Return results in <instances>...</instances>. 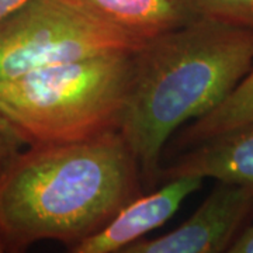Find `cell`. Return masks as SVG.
I'll return each instance as SVG.
<instances>
[{"label":"cell","instance_id":"cell-1","mask_svg":"<svg viewBox=\"0 0 253 253\" xmlns=\"http://www.w3.org/2000/svg\"><path fill=\"white\" fill-rule=\"evenodd\" d=\"M141 191L139 166L120 131L28 145L0 176L3 249L56 241L72 251Z\"/></svg>","mask_w":253,"mask_h":253},{"label":"cell","instance_id":"cell-10","mask_svg":"<svg viewBox=\"0 0 253 253\" xmlns=\"http://www.w3.org/2000/svg\"><path fill=\"white\" fill-rule=\"evenodd\" d=\"M201 17L253 27V0H193Z\"/></svg>","mask_w":253,"mask_h":253},{"label":"cell","instance_id":"cell-5","mask_svg":"<svg viewBox=\"0 0 253 253\" xmlns=\"http://www.w3.org/2000/svg\"><path fill=\"white\" fill-rule=\"evenodd\" d=\"M253 214V187L218 181L204 203L180 226L158 238H142L123 253H222Z\"/></svg>","mask_w":253,"mask_h":253},{"label":"cell","instance_id":"cell-6","mask_svg":"<svg viewBox=\"0 0 253 253\" xmlns=\"http://www.w3.org/2000/svg\"><path fill=\"white\" fill-rule=\"evenodd\" d=\"M204 179L193 174L162 181L156 191L139 194L118 211L96 234L83 239L73 253H123L126 246L163 226L183 201L201 189Z\"/></svg>","mask_w":253,"mask_h":253},{"label":"cell","instance_id":"cell-3","mask_svg":"<svg viewBox=\"0 0 253 253\" xmlns=\"http://www.w3.org/2000/svg\"><path fill=\"white\" fill-rule=\"evenodd\" d=\"M136 51H114L0 81V113L30 145L75 142L120 131Z\"/></svg>","mask_w":253,"mask_h":253},{"label":"cell","instance_id":"cell-13","mask_svg":"<svg viewBox=\"0 0 253 253\" xmlns=\"http://www.w3.org/2000/svg\"><path fill=\"white\" fill-rule=\"evenodd\" d=\"M27 0H0V20L7 17L14 10H17Z\"/></svg>","mask_w":253,"mask_h":253},{"label":"cell","instance_id":"cell-4","mask_svg":"<svg viewBox=\"0 0 253 253\" xmlns=\"http://www.w3.org/2000/svg\"><path fill=\"white\" fill-rule=\"evenodd\" d=\"M142 44L73 0H27L0 20V81Z\"/></svg>","mask_w":253,"mask_h":253},{"label":"cell","instance_id":"cell-8","mask_svg":"<svg viewBox=\"0 0 253 253\" xmlns=\"http://www.w3.org/2000/svg\"><path fill=\"white\" fill-rule=\"evenodd\" d=\"M141 41L200 18L193 0H73Z\"/></svg>","mask_w":253,"mask_h":253},{"label":"cell","instance_id":"cell-2","mask_svg":"<svg viewBox=\"0 0 253 253\" xmlns=\"http://www.w3.org/2000/svg\"><path fill=\"white\" fill-rule=\"evenodd\" d=\"M135 56L120 132L151 189L169 139L215 109L253 66V27L200 17L146 40Z\"/></svg>","mask_w":253,"mask_h":253},{"label":"cell","instance_id":"cell-14","mask_svg":"<svg viewBox=\"0 0 253 253\" xmlns=\"http://www.w3.org/2000/svg\"><path fill=\"white\" fill-rule=\"evenodd\" d=\"M4 252V249H3V245H1V241H0V253Z\"/></svg>","mask_w":253,"mask_h":253},{"label":"cell","instance_id":"cell-7","mask_svg":"<svg viewBox=\"0 0 253 253\" xmlns=\"http://www.w3.org/2000/svg\"><path fill=\"white\" fill-rule=\"evenodd\" d=\"M184 174L253 187V123L181 151L161 168L159 181Z\"/></svg>","mask_w":253,"mask_h":253},{"label":"cell","instance_id":"cell-9","mask_svg":"<svg viewBox=\"0 0 253 253\" xmlns=\"http://www.w3.org/2000/svg\"><path fill=\"white\" fill-rule=\"evenodd\" d=\"M253 123V66L231 93L206 116L183 126L176 132L173 149L186 151L211 138Z\"/></svg>","mask_w":253,"mask_h":253},{"label":"cell","instance_id":"cell-11","mask_svg":"<svg viewBox=\"0 0 253 253\" xmlns=\"http://www.w3.org/2000/svg\"><path fill=\"white\" fill-rule=\"evenodd\" d=\"M27 145L30 142L26 135L0 113V176Z\"/></svg>","mask_w":253,"mask_h":253},{"label":"cell","instance_id":"cell-12","mask_svg":"<svg viewBox=\"0 0 253 253\" xmlns=\"http://www.w3.org/2000/svg\"><path fill=\"white\" fill-rule=\"evenodd\" d=\"M229 253H253V214L249 222L236 236L234 244L229 248Z\"/></svg>","mask_w":253,"mask_h":253}]
</instances>
